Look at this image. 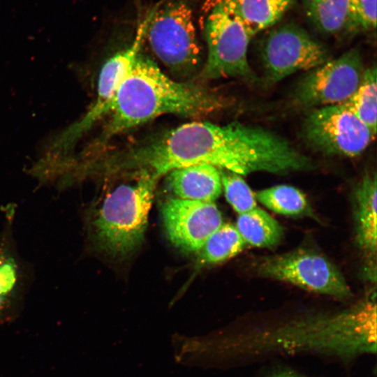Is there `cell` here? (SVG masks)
<instances>
[{
	"mask_svg": "<svg viewBox=\"0 0 377 377\" xmlns=\"http://www.w3.org/2000/svg\"><path fill=\"white\" fill-rule=\"evenodd\" d=\"M246 245L235 226L223 223L205 242L200 260L204 264H218L237 255Z\"/></svg>",
	"mask_w": 377,
	"mask_h": 377,
	"instance_id": "obj_18",
	"label": "cell"
},
{
	"mask_svg": "<svg viewBox=\"0 0 377 377\" xmlns=\"http://www.w3.org/2000/svg\"><path fill=\"white\" fill-rule=\"evenodd\" d=\"M355 239L362 250L374 253L377 246V180L376 172H367L355 188Z\"/></svg>",
	"mask_w": 377,
	"mask_h": 377,
	"instance_id": "obj_13",
	"label": "cell"
},
{
	"mask_svg": "<svg viewBox=\"0 0 377 377\" xmlns=\"http://www.w3.org/2000/svg\"><path fill=\"white\" fill-rule=\"evenodd\" d=\"M165 175L168 187L177 198L214 202L222 191L219 170L212 165L183 167Z\"/></svg>",
	"mask_w": 377,
	"mask_h": 377,
	"instance_id": "obj_12",
	"label": "cell"
},
{
	"mask_svg": "<svg viewBox=\"0 0 377 377\" xmlns=\"http://www.w3.org/2000/svg\"><path fill=\"white\" fill-rule=\"evenodd\" d=\"M223 103L204 87L172 80L140 52L107 115L100 142L162 114L200 117L221 109Z\"/></svg>",
	"mask_w": 377,
	"mask_h": 377,
	"instance_id": "obj_2",
	"label": "cell"
},
{
	"mask_svg": "<svg viewBox=\"0 0 377 377\" xmlns=\"http://www.w3.org/2000/svg\"><path fill=\"white\" fill-rule=\"evenodd\" d=\"M376 27V0H350L344 31H372Z\"/></svg>",
	"mask_w": 377,
	"mask_h": 377,
	"instance_id": "obj_21",
	"label": "cell"
},
{
	"mask_svg": "<svg viewBox=\"0 0 377 377\" xmlns=\"http://www.w3.org/2000/svg\"><path fill=\"white\" fill-rule=\"evenodd\" d=\"M219 172L226 198L236 212L244 214L257 207L254 193L241 175L224 170Z\"/></svg>",
	"mask_w": 377,
	"mask_h": 377,
	"instance_id": "obj_20",
	"label": "cell"
},
{
	"mask_svg": "<svg viewBox=\"0 0 377 377\" xmlns=\"http://www.w3.org/2000/svg\"><path fill=\"white\" fill-rule=\"evenodd\" d=\"M235 228L246 244L256 247L276 246L283 236L278 221L258 207L239 214Z\"/></svg>",
	"mask_w": 377,
	"mask_h": 377,
	"instance_id": "obj_15",
	"label": "cell"
},
{
	"mask_svg": "<svg viewBox=\"0 0 377 377\" xmlns=\"http://www.w3.org/2000/svg\"><path fill=\"white\" fill-rule=\"evenodd\" d=\"M269 377H306L290 371H283L274 373Z\"/></svg>",
	"mask_w": 377,
	"mask_h": 377,
	"instance_id": "obj_23",
	"label": "cell"
},
{
	"mask_svg": "<svg viewBox=\"0 0 377 377\" xmlns=\"http://www.w3.org/2000/svg\"><path fill=\"white\" fill-rule=\"evenodd\" d=\"M145 40L155 56L177 77H189L198 70L201 47L188 0H162L156 4Z\"/></svg>",
	"mask_w": 377,
	"mask_h": 377,
	"instance_id": "obj_4",
	"label": "cell"
},
{
	"mask_svg": "<svg viewBox=\"0 0 377 377\" xmlns=\"http://www.w3.org/2000/svg\"><path fill=\"white\" fill-rule=\"evenodd\" d=\"M108 191L97 208L91 231L98 247L112 257L130 254L142 243L158 177L144 170Z\"/></svg>",
	"mask_w": 377,
	"mask_h": 377,
	"instance_id": "obj_3",
	"label": "cell"
},
{
	"mask_svg": "<svg viewBox=\"0 0 377 377\" xmlns=\"http://www.w3.org/2000/svg\"><path fill=\"white\" fill-rule=\"evenodd\" d=\"M263 276L284 281L304 290L339 299L352 295L343 276L330 261L319 253L298 249L265 257L257 263Z\"/></svg>",
	"mask_w": 377,
	"mask_h": 377,
	"instance_id": "obj_8",
	"label": "cell"
},
{
	"mask_svg": "<svg viewBox=\"0 0 377 377\" xmlns=\"http://www.w3.org/2000/svg\"><path fill=\"white\" fill-rule=\"evenodd\" d=\"M272 154L266 129L239 122L219 126L192 121L127 152L118 166L159 178L191 165H209L239 175L262 172Z\"/></svg>",
	"mask_w": 377,
	"mask_h": 377,
	"instance_id": "obj_1",
	"label": "cell"
},
{
	"mask_svg": "<svg viewBox=\"0 0 377 377\" xmlns=\"http://www.w3.org/2000/svg\"><path fill=\"white\" fill-rule=\"evenodd\" d=\"M255 196L266 207L282 215L310 214L309 205L305 195L291 186H272L258 191Z\"/></svg>",
	"mask_w": 377,
	"mask_h": 377,
	"instance_id": "obj_19",
	"label": "cell"
},
{
	"mask_svg": "<svg viewBox=\"0 0 377 377\" xmlns=\"http://www.w3.org/2000/svg\"><path fill=\"white\" fill-rule=\"evenodd\" d=\"M19 269L15 258L0 249V316L11 299L17 285Z\"/></svg>",
	"mask_w": 377,
	"mask_h": 377,
	"instance_id": "obj_22",
	"label": "cell"
},
{
	"mask_svg": "<svg viewBox=\"0 0 377 377\" xmlns=\"http://www.w3.org/2000/svg\"><path fill=\"white\" fill-rule=\"evenodd\" d=\"M161 216L169 240L188 252L200 251L223 224L221 213L214 202L170 198L162 206Z\"/></svg>",
	"mask_w": 377,
	"mask_h": 377,
	"instance_id": "obj_11",
	"label": "cell"
},
{
	"mask_svg": "<svg viewBox=\"0 0 377 377\" xmlns=\"http://www.w3.org/2000/svg\"><path fill=\"white\" fill-rule=\"evenodd\" d=\"M376 134L343 103L316 108L306 117L302 136L314 151L326 155L355 157Z\"/></svg>",
	"mask_w": 377,
	"mask_h": 377,
	"instance_id": "obj_7",
	"label": "cell"
},
{
	"mask_svg": "<svg viewBox=\"0 0 377 377\" xmlns=\"http://www.w3.org/2000/svg\"><path fill=\"white\" fill-rule=\"evenodd\" d=\"M251 38L276 24L295 0H225Z\"/></svg>",
	"mask_w": 377,
	"mask_h": 377,
	"instance_id": "obj_14",
	"label": "cell"
},
{
	"mask_svg": "<svg viewBox=\"0 0 377 377\" xmlns=\"http://www.w3.org/2000/svg\"><path fill=\"white\" fill-rule=\"evenodd\" d=\"M204 35L207 56L200 73L202 79L235 77L249 83L257 80L247 58L251 37L225 0H216L207 13Z\"/></svg>",
	"mask_w": 377,
	"mask_h": 377,
	"instance_id": "obj_5",
	"label": "cell"
},
{
	"mask_svg": "<svg viewBox=\"0 0 377 377\" xmlns=\"http://www.w3.org/2000/svg\"><path fill=\"white\" fill-rule=\"evenodd\" d=\"M350 0H304L306 14L316 29L327 35L344 31Z\"/></svg>",
	"mask_w": 377,
	"mask_h": 377,
	"instance_id": "obj_17",
	"label": "cell"
},
{
	"mask_svg": "<svg viewBox=\"0 0 377 377\" xmlns=\"http://www.w3.org/2000/svg\"><path fill=\"white\" fill-rule=\"evenodd\" d=\"M151 14L152 10L139 24L132 43L104 63L99 73L97 94L94 103L81 119L66 128L52 140L49 148L54 156H57L59 154L68 151L75 142L95 123L107 117L121 84L141 52Z\"/></svg>",
	"mask_w": 377,
	"mask_h": 377,
	"instance_id": "obj_6",
	"label": "cell"
},
{
	"mask_svg": "<svg viewBox=\"0 0 377 377\" xmlns=\"http://www.w3.org/2000/svg\"><path fill=\"white\" fill-rule=\"evenodd\" d=\"M376 65L365 68L357 89L343 104L364 123L374 134L377 121V81Z\"/></svg>",
	"mask_w": 377,
	"mask_h": 377,
	"instance_id": "obj_16",
	"label": "cell"
},
{
	"mask_svg": "<svg viewBox=\"0 0 377 377\" xmlns=\"http://www.w3.org/2000/svg\"><path fill=\"white\" fill-rule=\"evenodd\" d=\"M260 57L266 82L274 84L297 71L320 66L329 60V53L302 27L286 24L268 33Z\"/></svg>",
	"mask_w": 377,
	"mask_h": 377,
	"instance_id": "obj_9",
	"label": "cell"
},
{
	"mask_svg": "<svg viewBox=\"0 0 377 377\" xmlns=\"http://www.w3.org/2000/svg\"><path fill=\"white\" fill-rule=\"evenodd\" d=\"M364 70L359 50L350 49L309 71L297 83L294 101L306 108L343 103L358 87Z\"/></svg>",
	"mask_w": 377,
	"mask_h": 377,
	"instance_id": "obj_10",
	"label": "cell"
}]
</instances>
